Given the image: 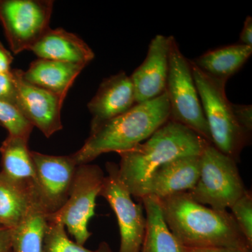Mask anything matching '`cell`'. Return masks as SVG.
Wrapping results in <instances>:
<instances>
[{"label":"cell","instance_id":"1","mask_svg":"<svg viewBox=\"0 0 252 252\" xmlns=\"http://www.w3.org/2000/svg\"><path fill=\"white\" fill-rule=\"evenodd\" d=\"M159 200L167 227L186 248H233L252 252L230 212L197 203L187 192Z\"/></svg>","mask_w":252,"mask_h":252},{"label":"cell","instance_id":"2","mask_svg":"<svg viewBox=\"0 0 252 252\" xmlns=\"http://www.w3.org/2000/svg\"><path fill=\"white\" fill-rule=\"evenodd\" d=\"M210 142L191 129L169 120L144 143L119 152V175L132 196L140 199L149 177L179 157L200 156Z\"/></svg>","mask_w":252,"mask_h":252},{"label":"cell","instance_id":"3","mask_svg":"<svg viewBox=\"0 0 252 252\" xmlns=\"http://www.w3.org/2000/svg\"><path fill=\"white\" fill-rule=\"evenodd\" d=\"M169 120L170 104L165 92L156 98L135 104L127 112L104 123L90 133L72 157L80 165L89 164L103 154L128 150L148 139Z\"/></svg>","mask_w":252,"mask_h":252},{"label":"cell","instance_id":"4","mask_svg":"<svg viewBox=\"0 0 252 252\" xmlns=\"http://www.w3.org/2000/svg\"><path fill=\"white\" fill-rule=\"evenodd\" d=\"M190 67L212 144L222 153L237 160L250 136L239 125L225 94L227 81L208 75L192 61Z\"/></svg>","mask_w":252,"mask_h":252},{"label":"cell","instance_id":"5","mask_svg":"<svg viewBox=\"0 0 252 252\" xmlns=\"http://www.w3.org/2000/svg\"><path fill=\"white\" fill-rule=\"evenodd\" d=\"M169 69L165 92L170 104V120L191 129L212 144L190 60L184 56L173 36H168Z\"/></svg>","mask_w":252,"mask_h":252},{"label":"cell","instance_id":"6","mask_svg":"<svg viewBox=\"0 0 252 252\" xmlns=\"http://www.w3.org/2000/svg\"><path fill=\"white\" fill-rule=\"evenodd\" d=\"M246 191L234 159L207 145L200 155V177L189 195L205 206L227 211Z\"/></svg>","mask_w":252,"mask_h":252},{"label":"cell","instance_id":"7","mask_svg":"<svg viewBox=\"0 0 252 252\" xmlns=\"http://www.w3.org/2000/svg\"><path fill=\"white\" fill-rule=\"evenodd\" d=\"M104 178V172L98 165H78L67 201L57 212L47 215L48 220L62 223L76 243L82 246L92 235L88 230V223L94 215L96 198Z\"/></svg>","mask_w":252,"mask_h":252},{"label":"cell","instance_id":"8","mask_svg":"<svg viewBox=\"0 0 252 252\" xmlns=\"http://www.w3.org/2000/svg\"><path fill=\"white\" fill-rule=\"evenodd\" d=\"M52 0H0V23L13 54L31 49L50 29Z\"/></svg>","mask_w":252,"mask_h":252},{"label":"cell","instance_id":"9","mask_svg":"<svg viewBox=\"0 0 252 252\" xmlns=\"http://www.w3.org/2000/svg\"><path fill=\"white\" fill-rule=\"evenodd\" d=\"M99 195L108 202L117 216L120 230V252H140L145 233L146 215L142 204L135 203L119 175V165L106 164Z\"/></svg>","mask_w":252,"mask_h":252},{"label":"cell","instance_id":"10","mask_svg":"<svg viewBox=\"0 0 252 252\" xmlns=\"http://www.w3.org/2000/svg\"><path fill=\"white\" fill-rule=\"evenodd\" d=\"M36 176V195L48 214L55 213L69 198L78 165L72 155L51 156L31 152Z\"/></svg>","mask_w":252,"mask_h":252},{"label":"cell","instance_id":"11","mask_svg":"<svg viewBox=\"0 0 252 252\" xmlns=\"http://www.w3.org/2000/svg\"><path fill=\"white\" fill-rule=\"evenodd\" d=\"M23 72L22 69H11L17 88L18 109L49 138L63 129L61 109L64 99L29 84L23 79Z\"/></svg>","mask_w":252,"mask_h":252},{"label":"cell","instance_id":"12","mask_svg":"<svg viewBox=\"0 0 252 252\" xmlns=\"http://www.w3.org/2000/svg\"><path fill=\"white\" fill-rule=\"evenodd\" d=\"M135 104L133 84L126 72H121L104 79L88 104L92 116L90 133L104 123L127 112Z\"/></svg>","mask_w":252,"mask_h":252},{"label":"cell","instance_id":"13","mask_svg":"<svg viewBox=\"0 0 252 252\" xmlns=\"http://www.w3.org/2000/svg\"><path fill=\"white\" fill-rule=\"evenodd\" d=\"M168 69V37L158 34L151 41L144 62L130 76L136 104L151 100L165 92Z\"/></svg>","mask_w":252,"mask_h":252},{"label":"cell","instance_id":"14","mask_svg":"<svg viewBox=\"0 0 252 252\" xmlns=\"http://www.w3.org/2000/svg\"><path fill=\"white\" fill-rule=\"evenodd\" d=\"M200 172V156L179 157L167 162L149 177L141 192L140 199L154 195L158 199L188 192L198 182Z\"/></svg>","mask_w":252,"mask_h":252},{"label":"cell","instance_id":"15","mask_svg":"<svg viewBox=\"0 0 252 252\" xmlns=\"http://www.w3.org/2000/svg\"><path fill=\"white\" fill-rule=\"evenodd\" d=\"M30 51L39 59L86 66L94 59L90 46L63 28L50 29Z\"/></svg>","mask_w":252,"mask_h":252},{"label":"cell","instance_id":"16","mask_svg":"<svg viewBox=\"0 0 252 252\" xmlns=\"http://www.w3.org/2000/svg\"><path fill=\"white\" fill-rule=\"evenodd\" d=\"M85 67L81 64L39 59L23 71V78L32 85L65 99L74 81Z\"/></svg>","mask_w":252,"mask_h":252},{"label":"cell","instance_id":"17","mask_svg":"<svg viewBox=\"0 0 252 252\" xmlns=\"http://www.w3.org/2000/svg\"><path fill=\"white\" fill-rule=\"evenodd\" d=\"M36 205V190L0 172V227L13 229Z\"/></svg>","mask_w":252,"mask_h":252},{"label":"cell","instance_id":"18","mask_svg":"<svg viewBox=\"0 0 252 252\" xmlns=\"http://www.w3.org/2000/svg\"><path fill=\"white\" fill-rule=\"evenodd\" d=\"M140 200L147 222L140 252H188L167 227L160 200L154 195H145Z\"/></svg>","mask_w":252,"mask_h":252},{"label":"cell","instance_id":"19","mask_svg":"<svg viewBox=\"0 0 252 252\" xmlns=\"http://www.w3.org/2000/svg\"><path fill=\"white\" fill-rule=\"evenodd\" d=\"M252 54V46L232 44L210 50L192 62L208 75L227 81L243 67Z\"/></svg>","mask_w":252,"mask_h":252},{"label":"cell","instance_id":"20","mask_svg":"<svg viewBox=\"0 0 252 252\" xmlns=\"http://www.w3.org/2000/svg\"><path fill=\"white\" fill-rule=\"evenodd\" d=\"M28 144L21 137L7 135L0 147L1 172L11 180L32 187L36 193L35 168Z\"/></svg>","mask_w":252,"mask_h":252},{"label":"cell","instance_id":"21","mask_svg":"<svg viewBox=\"0 0 252 252\" xmlns=\"http://www.w3.org/2000/svg\"><path fill=\"white\" fill-rule=\"evenodd\" d=\"M47 215L36 205L20 224L12 229L11 252H44Z\"/></svg>","mask_w":252,"mask_h":252},{"label":"cell","instance_id":"22","mask_svg":"<svg viewBox=\"0 0 252 252\" xmlns=\"http://www.w3.org/2000/svg\"><path fill=\"white\" fill-rule=\"evenodd\" d=\"M62 223L48 220L44 239V252H112L107 243H102L95 251H91L68 238Z\"/></svg>","mask_w":252,"mask_h":252},{"label":"cell","instance_id":"23","mask_svg":"<svg viewBox=\"0 0 252 252\" xmlns=\"http://www.w3.org/2000/svg\"><path fill=\"white\" fill-rule=\"evenodd\" d=\"M0 125L6 129L8 135L21 137L27 141H29L34 127L17 107L1 100Z\"/></svg>","mask_w":252,"mask_h":252},{"label":"cell","instance_id":"24","mask_svg":"<svg viewBox=\"0 0 252 252\" xmlns=\"http://www.w3.org/2000/svg\"><path fill=\"white\" fill-rule=\"evenodd\" d=\"M235 220L239 228L246 238L247 241L252 247V194L247 190L234 205L230 207Z\"/></svg>","mask_w":252,"mask_h":252},{"label":"cell","instance_id":"25","mask_svg":"<svg viewBox=\"0 0 252 252\" xmlns=\"http://www.w3.org/2000/svg\"><path fill=\"white\" fill-rule=\"evenodd\" d=\"M0 100L18 108V91L12 73L0 74Z\"/></svg>","mask_w":252,"mask_h":252},{"label":"cell","instance_id":"26","mask_svg":"<svg viewBox=\"0 0 252 252\" xmlns=\"http://www.w3.org/2000/svg\"><path fill=\"white\" fill-rule=\"evenodd\" d=\"M235 119L245 133L250 136L252 130V107L251 104L232 103Z\"/></svg>","mask_w":252,"mask_h":252},{"label":"cell","instance_id":"27","mask_svg":"<svg viewBox=\"0 0 252 252\" xmlns=\"http://www.w3.org/2000/svg\"><path fill=\"white\" fill-rule=\"evenodd\" d=\"M14 61V56L4 44L0 41V74H6L11 71V64Z\"/></svg>","mask_w":252,"mask_h":252},{"label":"cell","instance_id":"28","mask_svg":"<svg viewBox=\"0 0 252 252\" xmlns=\"http://www.w3.org/2000/svg\"><path fill=\"white\" fill-rule=\"evenodd\" d=\"M243 45L252 47V18L248 16L245 19L243 30L240 35V43Z\"/></svg>","mask_w":252,"mask_h":252},{"label":"cell","instance_id":"29","mask_svg":"<svg viewBox=\"0 0 252 252\" xmlns=\"http://www.w3.org/2000/svg\"><path fill=\"white\" fill-rule=\"evenodd\" d=\"M12 229L0 227V252H11Z\"/></svg>","mask_w":252,"mask_h":252},{"label":"cell","instance_id":"30","mask_svg":"<svg viewBox=\"0 0 252 252\" xmlns=\"http://www.w3.org/2000/svg\"><path fill=\"white\" fill-rule=\"evenodd\" d=\"M188 250L194 252H249L233 248H208L194 249V250L188 249Z\"/></svg>","mask_w":252,"mask_h":252},{"label":"cell","instance_id":"31","mask_svg":"<svg viewBox=\"0 0 252 252\" xmlns=\"http://www.w3.org/2000/svg\"><path fill=\"white\" fill-rule=\"evenodd\" d=\"M187 250H188V252H194L190 251V250H188V249H187Z\"/></svg>","mask_w":252,"mask_h":252}]
</instances>
